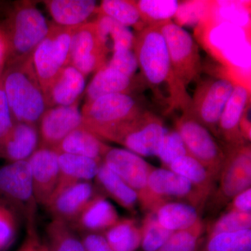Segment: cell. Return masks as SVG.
<instances>
[{"label": "cell", "mask_w": 251, "mask_h": 251, "mask_svg": "<svg viewBox=\"0 0 251 251\" xmlns=\"http://www.w3.org/2000/svg\"><path fill=\"white\" fill-rule=\"evenodd\" d=\"M133 52L142 75L153 90L167 86L172 101L188 110L191 100L175 77L166 41L157 25L147 26L135 36Z\"/></svg>", "instance_id": "6da1fadb"}, {"label": "cell", "mask_w": 251, "mask_h": 251, "mask_svg": "<svg viewBox=\"0 0 251 251\" xmlns=\"http://www.w3.org/2000/svg\"><path fill=\"white\" fill-rule=\"evenodd\" d=\"M1 80L15 122L34 125L39 123L49 107L30 57L24 62L6 66Z\"/></svg>", "instance_id": "7a4b0ae2"}, {"label": "cell", "mask_w": 251, "mask_h": 251, "mask_svg": "<svg viewBox=\"0 0 251 251\" xmlns=\"http://www.w3.org/2000/svg\"><path fill=\"white\" fill-rule=\"evenodd\" d=\"M50 24L32 1L15 3L4 25L1 27L9 49L6 67L29 58L49 32Z\"/></svg>", "instance_id": "3957f363"}, {"label": "cell", "mask_w": 251, "mask_h": 251, "mask_svg": "<svg viewBox=\"0 0 251 251\" xmlns=\"http://www.w3.org/2000/svg\"><path fill=\"white\" fill-rule=\"evenodd\" d=\"M167 130L159 117L143 111L132 120L99 130L95 134L140 156L148 157L157 156Z\"/></svg>", "instance_id": "277c9868"}, {"label": "cell", "mask_w": 251, "mask_h": 251, "mask_svg": "<svg viewBox=\"0 0 251 251\" xmlns=\"http://www.w3.org/2000/svg\"><path fill=\"white\" fill-rule=\"evenodd\" d=\"M75 28L50 23L49 32L30 56L31 65L44 92L63 68L69 64L71 43Z\"/></svg>", "instance_id": "5b68a950"}, {"label": "cell", "mask_w": 251, "mask_h": 251, "mask_svg": "<svg viewBox=\"0 0 251 251\" xmlns=\"http://www.w3.org/2000/svg\"><path fill=\"white\" fill-rule=\"evenodd\" d=\"M176 201L188 203L202 211L206 205L191 183L175 172L156 168L149 175L145 197L139 204L147 213L153 212L161 203Z\"/></svg>", "instance_id": "8992f818"}, {"label": "cell", "mask_w": 251, "mask_h": 251, "mask_svg": "<svg viewBox=\"0 0 251 251\" xmlns=\"http://www.w3.org/2000/svg\"><path fill=\"white\" fill-rule=\"evenodd\" d=\"M225 160L220 173L219 184L207 203L213 214L227 205L231 200L251 185L250 144L224 150Z\"/></svg>", "instance_id": "52a82bcc"}, {"label": "cell", "mask_w": 251, "mask_h": 251, "mask_svg": "<svg viewBox=\"0 0 251 251\" xmlns=\"http://www.w3.org/2000/svg\"><path fill=\"white\" fill-rule=\"evenodd\" d=\"M166 41L172 69L175 77L186 87L201 72V57L192 36L171 20L155 25Z\"/></svg>", "instance_id": "ba28073f"}, {"label": "cell", "mask_w": 251, "mask_h": 251, "mask_svg": "<svg viewBox=\"0 0 251 251\" xmlns=\"http://www.w3.org/2000/svg\"><path fill=\"white\" fill-rule=\"evenodd\" d=\"M176 130L184 141L188 154L202 163L216 181H219L225 153L212 133L187 110L176 122Z\"/></svg>", "instance_id": "9c48e42d"}, {"label": "cell", "mask_w": 251, "mask_h": 251, "mask_svg": "<svg viewBox=\"0 0 251 251\" xmlns=\"http://www.w3.org/2000/svg\"><path fill=\"white\" fill-rule=\"evenodd\" d=\"M143 111L130 94H109L86 102L81 110L82 126L95 134L132 120Z\"/></svg>", "instance_id": "30bf717a"}, {"label": "cell", "mask_w": 251, "mask_h": 251, "mask_svg": "<svg viewBox=\"0 0 251 251\" xmlns=\"http://www.w3.org/2000/svg\"><path fill=\"white\" fill-rule=\"evenodd\" d=\"M234 82L228 77L204 81L198 86L187 110L216 138L220 117L233 90Z\"/></svg>", "instance_id": "8fae6325"}, {"label": "cell", "mask_w": 251, "mask_h": 251, "mask_svg": "<svg viewBox=\"0 0 251 251\" xmlns=\"http://www.w3.org/2000/svg\"><path fill=\"white\" fill-rule=\"evenodd\" d=\"M108 52L99 38L94 21L75 28L71 43L69 64L85 77L106 64Z\"/></svg>", "instance_id": "7c38bea8"}, {"label": "cell", "mask_w": 251, "mask_h": 251, "mask_svg": "<svg viewBox=\"0 0 251 251\" xmlns=\"http://www.w3.org/2000/svg\"><path fill=\"white\" fill-rule=\"evenodd\" d=\"M0 194L25 211L27 221H35V201L27 161L13 162L0 168Z\"/></svg>", "instance_id": "4fadbf2b"}, {"label": "cell", "mask_w": 251, "mask_h": 251, "mask_svg": "<svg viewBox=\"0 0 251 251\" xmlns=\"http://www.w3.org/2000/svg\"><path fill=\"white\" fill-rule=\"evenodd\" d=\"M251 92L249 87L243 82L235 81L233 90L220 117L217 138L221 139L223 150L239 148L246 145L239 125L248 111Z\"/></svg>", "instance_id": "5bb4252c"}, {"label": "cell", "mask_w": 251, "mask_h": 251, "mask_svg": "<svg viewBox=\"0 0 251 251\" xmlns=\"http://www.w3.org/2000/svg\"><path fill=\"white\" fill-rule=\"evenodd\" d=\"M102 162L138 193L139 203L145 197L149 175L153 167L126 149L110 148Z\"/></svg>", "instance_id": "9a60e30c"}, {"label": "cell", "mask_w": 251, "mask_h": 251, "mask_svg": "<svg viewBox=\"0 0 251 251\" xmlns=\"http://www.w3.org/2000/svg\"><path fill=\"white\" fill-rule=\"evenodd\" d=\"M39 123V146L54 150L71 132L82 126L79 102L69 106L48 108Z\"/></svg>", "instance_id": "2e32d148"}, {"label": "cell", "mask_w": 251, "mask_h": 251, "mask_svg": "<svg viewBox=\"0 0 251 251\" xmlns=\"http://www.w3.org/2000/svg\"><path fill=\"white\" fill-rule=\"evenodd\" d=\"M27 161L36 202L46 206L58 181V153L53 149L39 146Z\"/></svg>", "instance_id": "e0dca14e"}, {"label": "cell", "mask_w": 251, "mask_h": 251, "mask_svg": "<svg viewBox=\"0 0 251 251\" xmlns=\"http://www.w3.org/2000/svg\"><path fill=\"white\" fill-rule=\"evenodd\" d=\"M85 90V75L68 64L56 75L44 92L48 107L74 105L79 102Z\"/></svg>", "instance_id": "ac0fdd59"}, {"label": "cell", "mask_w": 251, "mask_h": 251, "mask_svg": "<svg viewBox=\"0 0 251 251\" xmlns=\"http://www.w3.org/2000/svg\"><path fill=\"white\" fill-rule=\"evenodd\" d=\"M93 185L82 181L64 190L52 198L46 207L53 219L75 222L89 201L94 196Z\"/></svg>", "instance_id": "d6986e66"}, {"label": "cell", "mask_w": 251, "mask_h": 251, "mask_svg": "<svg viewBox=\"0 0 251 251\" xmlns=\"http://www.w3.org/2000/svg\"><path fill=\"white\" fill-rule=\"evenodd\" d=\"M40 137L36 125L15 122L0 143V157L9 163L27 161L39 148Z\"/></svg>", "instance_id": "ffe728a7"}, {"label": "cell", "mask_w": 251, "mask_h": 251, "mask_svg": "<svg viewBox=\"0 0 251 251\" xmlns=\"http://www.w3.org/2000/svg\"><path fill=\"white\" fill-rule=\"evenodd\" d=\"M58 181L50 201L73 185L95 178L102 161L69 153H58Z\"/></svg>", "instance_id": "44dd1931"}, {"label": "cell", "mask_w": 251, "mask_h": 251, "mask_svg": "<svg viewBox=\"0 0 251 251\" xmlns=\"http://www.w3.org/2000/svg\"><path fill=\"white\" fill-rule=\"evenodd\" d=\"M54 24L61 27L75 28L88 23L97 14L96 1L92 0H48L44 1Z\"/></svg>", "instance_id": "7402d4cb"}, {"label": "cell", "mask_w": 251, "mask_h": 251, "mask_svg": "<svg viewBox=\"0 0 251 251\" xmlns=\"http://www.w3.org/2000/svg\"><path fill=\"white\" fill-rule=\"evenodd\" d=\"M120 220L115 206L102 195H94L75 223L89 233L106 231Z\"/></svg>", "instance_id": "603a6c76"}, {"label": "cell", "mask_w": 251, "mask_h": 251, "mask_svg": "<svg viewBox=\"0 0 251 251\" xmlns=\"http://www.w3.org/2000/svg\"><path fill=\"white\" fill-rule=\"evenodd\" d=\"M110 148L101 138L81 126L71 132L54 150L58 153H69L102 161Z\"/></svg>", "instance_id": "cb8c5ba5"}, {"label": "cell", "mask_w": 251, "mask_h": 251, "mask_svg": "<svg viewBox=\"0 0 251 251\" xmlns=\"http://www.w3.org/2000/svg\"><path fill=\"white\" fill-rule=\"evenodd\" d=\"M133 89V78L105 64L96 72L93 78L86 87V102L109 94H130Z\"/></svg>", "instance_id": "d4e9b609"}, {"label": "cell", "mask_w": 251, "mask_h": 251, "mask_svg": "<svg viewBox=\"0 0 251 251\" xmlns=\"http://www.w3.org/2000/svg\"><path fill=\"white\" fill-rule=\"evenodd\" d=\"M168 169L188 180L206 204L215 191L217 181L202 163L186 155L173 162Z\"/></svg>", "instance_id": "484cf974"}, {"label": "cell", "mask_w": 251, "mask_h": 251, "mask_svg": "<svg viewBox=\"0 0 251 251\" xmlns=\"http://www.w3.org/2000/svg\"><path fill=\"white\" fill-rule=\"evenodd\" d=\"M158 222L165 228L177 232L191 228L201 219L197 208L183 202L161 203L153 210Z\"/></svg>", "instance_id": "4316f807"}, {"label": "cell", "mask_w": 251, "mask_h": 251, "mask_svg": "<svg viewBox=\"0 0 251 251\" xmlns=\"http://www.w3.org/2000/svg\"><path fill=\"white\" fill-rule=\"evenodd\" d=\"M95 178L100 188L117 204L130 213L135 212L138 203V193L103 162Z\"/></svg>", "instance_id": "83f0119b"}, {"label": "cell", "mask_w": 251, "mask_h": 251, "mask_svg": "<svg viewBox=\"0 0 251 251\" xmlns=\"http://www.w3.org/2000/svg\"><path fill=\"white\" fill-rule=\"evenodd\" d=\"M94 22L100 41L108 52L118 49L133 50L135 36L128 27L102 14Z\"/></svg>", "instance_id": "f1b7e54d"}, {"label": "cell", "mask_w": 251, "mask_h": 251, "mask_svg": "<svg viewBox=\"0 0 251 251\" xmlns=\"http://www.w3.org/2000/svg\"><path fill=\"white\" fill-rule=\"evenodd\" d=\"M104 237L114 251H135L141 244V228L134 219H120Z\"/></svg>", "instance_id": "f546056e"}, {"label": "cell", "mask_w": 251, "mask_h": 251, "mask_svg": "<svg viewBox=\"0 0 251 251\" xmlns=\"http://www.w3.org/2000/svg\"><path fill=\"white\" fill-rule=\"evenodd\" d=\"M97 14L108 16L126 27H133L138 31L147 27L142 21L135 1L103 0L98 6Z\"/></svg>", "instance_id": "4dcf8cb0"}, {"label": "cell", "mask_w": 251, "mask_h": 251, "mask_svg": "<svg viewBox=\"0 0 251 251\" xmlns=\"http://www.w3.org/2000/svg\"><path fill=\"white\" fill-rule=\"evenodd\" d=\"M196 251H251V229L204 238Z\"/></svg>", "instance_id": "1f68e13d"}, {"label": "cell", "mask_w": 251, "mask_h": 251, "mask_svg": "<svg viewBox=\"0 0 251 251\" xmlns=\"http://www.w3.org/2000/svg\"><path fill=\"white\" fill-rule=\"evenodd\" d=\"M46 232L49 251H85L81 239L65 221L52 219L48 225Z\"/></svg>", "instance_id": "d6a6232c"}, {"label": "cell", "mask_w": 251, "mask_h": 251, "mask_svg": "<svg viewBox=\"0 0 251 251\" xmlns=\"http://www.w3.org/2000/svg\"><path fill=\"white\" fill-rule=\"evenodd\" d=\"M145 25H155L170 21L179 9L175 0H140L135 1Z\"/></svg>", "instance_id": "836d02e7"}, {"label": "cell", "mask_w": 251, "mask_h": 251, "mask_svg": "<svg viewBox=\"0 0 251 251\" xmlns=\"http://www.w3.org/2000/svg\"><path fill=\"white\" fill-rule=\"evenodd\" d=\"M205 227L202 220L200 219L191 228L175 232L156 251H196L205 232Z\"/></svg>", "instance_id": "e575fe53"}, {"label": "cell", "mask_w": 251, "mask_h": 251, "mask_svg": "<svg viewBox=\"0 0 251 251\" xmlns=\"http://www.w3.org/2000/svg\"><path fill=\"white\" fill-rule=\"evenodd\" d=\"M251 229V213L224 211L222 215L205 227L206 235L209 238L223 233Z\"/></svg>", "instance_id": "d590c367"}, {"label": "cell", "mask_w": 251, "mask_h": 251, "mask_svg": "<svg viewBox=\"0 0 251 251\" xmlns=\"http://www.w3.org/2000/svg\"><path fill=\"white\" fill-rule=\"evenodd\" d=\"M143 251H156L168 240L175 232L165 228L158 222L154 213H147L140 226Z\"/></svg>", "instance_id": "8d00e7d4"}, {"label": "cell", "mask_w": 251, "mask_h": 251, "mask_svg": "<svg viewBox=\"0 0 251 251\" xmlns=\"http://www.w3.org/2000/svg\"><path fill=\"white\" fill-rule=\"evenodd\" d=\"M188 154L187 150L177 130H167L156 156L166 169L178 158Z\"/></svg>", "instance_id": "74e56055"}, {"label": "cell", "mask_w": 251, "mask_h": 251, "mask_svg": "<svg viewBox=\"0 0 251 251\" xmlns=\"http://www.w3.org/2000/svg\"><path fill=\"white\" fill-rule=\"evenodd\" d=\"M17 226V219L14 211L0 202V251L6 250L14 242Z\"/></svg>", "instance_id": "f35d334b"}, {"label": "cell", "mask_w": 251, "mask_h": 251, "mask_svg": "<svg viewBox=\"0 0 251 251\" xmlns=\"http://www.w3.org/2000/svg\"><path fill=\"white\" fill-rule=\"evenodd\" d=\"M108 67L133 78L138 68V61L133 50L118 49L112 52L111 59L106 63Z\"/></svg>", "instance_id": "ab89813d"}, {"label": "cell", "mask_w": 251, "mask_h": 251, "mask_svg": "<svg viewBox=\"0 0 251 251\" xmlns=\"http://www.w3.org/2000/svg\"><path fill=\"white\" fill-rule=\"evenodd\" d=\"M14 123L0 77V143L9 133Z\"/></svg>", "instance_id": "60d3db41"}, {"label": "cell", "mask_w": 251, "mask_h": 251, "mask_svg": "<svg viewBox=\"0 0 251 251\" xmlns=\"http://www.w3.org/2000/svg\"><path fill=\"white\" fill-rule=\"evenodd\" d=\"M225 211L251 213V187L236 195L227 204Z\"/></svg>", "instance_id": "b9f144b4"}, {"label": "cell", "mask_w": 251, "mask_h": 251, "mask_svg": "<svg viewBox=\"0 0 251 251\" xmlns=\"http://www.w3.org/2000/svg\"><path fill=\"white\" fill-rule=\"evenodd\" d=\"M80 239L85 251H114L103 234L87 233Z\"/></svg>", "instance_id": "7bdbcfd3"}, {"label": "cell", "mask_w": 251, "mask_h": 251, "mask_svg": "<svg viewBox=\"0 0 251 251\" xmlns=\"http://www.w3.org/2000/svg\"><path fill=\"white\" fill-rule=\"evenodd\" d=\"M39 243L40 240L34 227V222L28 223L27 237L18 251H37Z\"/></svg>", "instance_id": "ee69618b"}, {"label": "cell", "mask_w": 251, "mask_h": 251, "mask_svg": "<svg viewBox=\"0 0 251 251\" xmlns=\"http://www.w3.org/2000/svg\"><path fill=\"white\" fill-rule=\"evenodd\" d=\"M8 54H9V49H8L7 41H6L4 31L0 27V77L6 68Z\"/></svg>", "instance_id": "f6af8a7d"}, {"label": "cell", "mask_w": 251, "mask_h": 251, "mask_svg": "<svg viewBox=\"0 0 251 251\" xmlns=\"http://www.w3.org/2000/svg\"><path fill=\"white\" fill-rule=\"evenodd\" d=\"M37 251H49L47 244H42V243L40 242L39 244V247H38Z\"/></svg>", "instance_id": "bcb514c9"}]
</instances>
